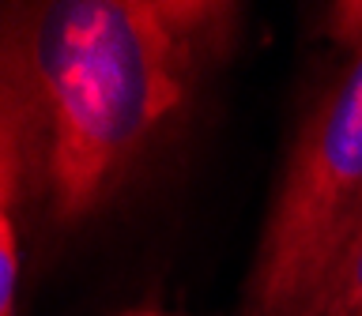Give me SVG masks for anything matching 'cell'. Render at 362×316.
<instances>
[{
  "instance_id": "cell-1",
  "label": "cell",
  "mask_w": 362,
  "mask_h": 316,
  "mask_svg": "<svg viewBox=\"0 0 362 316\" xmlns=\"http://www.w3.org/2000/svg\"><path fill=\"white\" fill-rule=\"evenodd\" d=\"M245 8L223 0L0 4V53L38 121L49 219L95 214L234 56Z\"/></svg>"
},
{
  "instance_id": "cell-2",
  "label": "cell",
  "mask_w": 362,
  "mask_h": 316,
  "mask_svg": "<svg viewBox=\"0 0 362 316\" xmlns=\"http://www.w3.org/2000/svg\"><path fill=\"white\" fill-rule=\"evenodd\" d=\"M362 233V42L305 109L268 207L242 316H298Z\"/></svg>"
},
{
  "instance_id": "cell-3",
  "label": "cell",
  "mask_w": 362,
  "mask_h": 316,
  "mask_svg": "<svg viewBox=\"0 0 362 316\" xmlns=\"http://www.w3.org/2000/svg\"><path fill=\"white\" fill-rule=\"evenodd\" d=\"M27 174H38V121L19 72L0 53V316H11L16 309V203Z\"/></svg>"
},
{
  "instance_id": "cell-4",
  "label": "cell",
  "mask_w": 362,
  "mask_h": 316,
  "mask_svg": "<svg viewBox=\"0 0 362 316\" xmlns=\"http://www.w3.org/2000/svg\"><path fill=\"white\" fill-rule=\"evenodd\" d=\"M298 316H362V233Z\"/></svg>"
},
{
  "instance_id": "cell-5",
  "label": "cell",
  "mask_w": 362,
  "mask_h": 316,
  "mask_svg": "<svg viewBox=\"0 0 362 316\" xmlns=\"http://www.w3.org/2000/svg\"><path fill=\"white\" fill-rule=\"evenodd\" d=\"M132 316H163V312H132Z\"/></svg>"
}]
</instances>
